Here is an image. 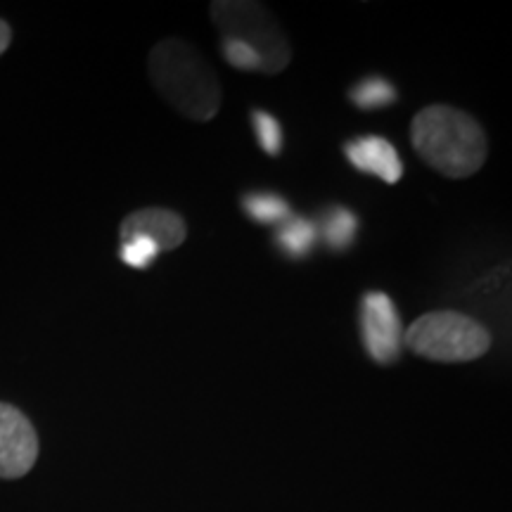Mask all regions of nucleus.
I'll return each instance as SVG.
<instances>
[{
  "mask_svg": "<svg viewBox=\"0 0 512 512\" xmlns=\"http://www.w3.org/2000/svg\"><path fill=\"white\" fill-rule=\"evenodd\" d=\"M361 337L366 354L380 366L401 356L403 325L389 294L366 292L361 299Z\"/></svg>",
  "mask_w": 512,
  "mask_h": 512,
  "instance_id": "nucleus-5",
  "label": "nucleus"
},
{
  "mask_svg": "<svg viewBox=\"0 0 512 512\" xmlns=\"http://www.w3.org/2000/svg\"><path fill=\"white\" fill-rule=\"evenodd\" d=\"M223 43V57H226L230 67L240 69V72H261V60L252 48L245 46L242 41L235 38H221Z\"/></svg>",
  "mask_w": 512,
  "mask_h": 512,
  "instance_id": "nucleus-15",
  "label": "nucleus"
},
{
  "mask_svg": "<svg viewBox=\"0 0 512 512\" xmlns=\"http://www.w3.org/2000/svg\"><path fill=\"white\" fill-rule=\"evenodd\" d=\"M119 235L121 242L131 238H147L150 242H155L159 252H171V249L183 245L188 228H185L183 216H178L176 211L162 207H147L128 214L126 219L121 221Z\"/></svg>",
  "mask_w": 512,
  "mask_h": 512,
  "instance_id": "nucleus-7",
  "label": "nucleus"
},
{
  "mask_svg": "<svg viewBox=\"0 0 512 512\" xmlns=\"http://www.w3.org/2000/svg\"><path fill=\"white\" fill-rule=\"evenodd\" d=\"M403 344L427 361L467 363L491 349V335L479 320L465 313L432 311L403 330Z\"/></svg>",
  "mask_w": 512,
  "mask_h": 512,
  "instance_id": "nucleus-3",
  "label": "nucleus"
},
{
  "mask_svg": "<svg viewBox=\"0 0 512 512\" xmlns=\"http://www.w3.org/2000/svg\"><path fill=\"white\" fill-rule=\"evenodd\" d=\"M356 228H358V219L354 211L344 207H332L323 221V238L328 242L330 249H335V252H344V249L354 245Z\"/></svg>",
  "mask_w": 512,
  "mask_h": 512,
  "instance_id": "nucleus-10",
  "label": "nucleus"
},
{
  "mask_svg": "<svg viewBox=\"0 0 512 512\" xmlns=\"http://www.w3.org/2000/svg\"><path fill=\"white\" fill-rule=\"evenodd\" d=\"M38 458V434L27 415L0 403V479L29 475Z\"/></svg>",
  "mask_w": 512,
  "mask_h": 512,
  "instance_id": "nucleus-6",
  "label": "nucleus"
},
{
  "mask_svg": "<svg viewBox=\"0 0 512 512\" xmlns=\"http://www.w3.org/2000/svg\"><path fill=\"white\" fill-rule=\"evenodd\" d=\"M275 242L292 259H302L316 245V226L304 216H290L280 223Z\"/></svg>",
  "mask_w": 512,
  "mask_h": 512,
  "instance_id": "nucleus-9",
  "label": "nucleus"
},
{
  "mask_svg": "<svg viewBox=\"0 0 512 512\" xmlns=\"http://www.w3.org/2000/svg\"><path fill=\"white\" fill-rule=\"evenodd\" d=\"M344 152H347L349 162L354 164L358 171H363V174H373L389 185L401 181V157L389 140H384L380 136H363L349 140Z\"/></svg>",
  "mask_w": 512,
  "mask_h": 512,
  "instance_id": "nucleus-8",
  "label": "nucleus"
},
{
  "mask_svg": "<svg viewBox=\"0 0 512 512\" xmlns=\"http://www.w3.org/2000/svg\"><path fill=\"white\" fill-rule=\"evenodd\" d=\"M411 138L422 162L446 178L477 174L489 155L482 124L451 105H430L415 114Z\"/></svg>",
  "mask_w": 512,
  "mask_h": 512,
  "instance_id": "nucleus-1",
  "label": "nucleus"
},
{
  "mask_svg": "<svg viewBox=\"0 0 512 512\" xmlns=\"http://www.w3.org/2000/svg\"><path fill=\"white\" fill-rule=\"evenodd\" d=\"M211 19L221 29L223 38L242 41L259 55L261 74H280L292 62L290 41L261 3H249V0L211 3Z\"/></svg>",
  "mask_w": 512,
  "mask_h": 512,
  "instance_id": "nucleus-4",
  "label": "nucleus"
},
{
  "mask_svg": "<svg viewBox=\"0 0 512 512\" xmlns=\"http://www.w3.org/2000/svg\"><path fill=\"white\" fill-rule=\"evenodd\" d=\"M10 41H12V29H10V24L5 22V19H0V55H3L5 50L10 48Z\"/></svg>",
  "mask_w": 512,
  "mask_h": 512,
  "instance_id": "nucleus-16",
  "label": "nucleus"
},
{
  "mask_svg": "<svg viewBox=\"0 0 512 512\" xmlns=\"http://www.w3.org/2000/svg\"><path fill=\"white\" fill-rule=\"evenodd\" d=\"M157 254H159V247L147 238H131L121 242V249H119L121 261L131 268H147L157 259Z\"/></svg>",
  "mask_w": 512,
  "mask_h": 512,
  "instance_id": "nucleus-14",
  "label": "nucleus"
},
{
  "mask_svg": "<svg viewBox=\"0 0 512 512\" xmlns=\"http://www.w3.org/2000/svg\"><path fill=\"white\" fill-rule=\"evenodd\" d=\"M157 93L190 121H211L221 110V83L214 67L181 38H166L150 53Z\"/></svg>",
  "mask_w": 512,
  "mask_h": 512,
  "instance_id": "nucleus-2",
  "label": "nucleus"
},
{
  "mask_svg": "<svg viewBox=\"0 0 512 512\" xmlns=\"http://www.w3.org/2000/svg\"><path fill=\"white\" fill-rule=\"evenodd\" d=\"M242 207H245L249 219L256 223H268V226H280V223L292 216L290 204L280 195H268V192L247 195Z\"/></svg>",
  "mask_w": 512,
  "mask_h": 512,
  "instance_id": "nucleus-12",
  "label": "nucleus"
},
{
  "mask_svg": "<svg viewBox=\"0 0 512 512\" xmlns=\"http://www.w3.org/2000/svg\"><path fill=\"white\" fill-rule=\"evenodd\" d=\"M349 98L358 110H382V107L394 105L396 88L394 83L380 79V76H370V79L358 81L349 91Z\"/></svg>",
  "mask_w": 512,
  "mask_h": 512,
  "instance_id": "nucleus-11",
  "label": "nucleus"
},
{
  "mask_svg": "<svg viewBox=\"0 0 512 512\" xmlns=\"http://www.w3.org/2000/svg\"><path fill=\"white\" fill-rule=\"evenodd\" d=\"M252 124H254L256 138H259V145L264 147L266 155L278 157L280 150H283V131H280V121L264 110H254Z\"/></svg>",
  "mask_w": 512,
  "mask_h": 512,
  "instance_id": "nucleus-13",
  "label": "nucleus"
}]
</instances>
